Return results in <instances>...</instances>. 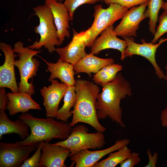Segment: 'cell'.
Wrapping results in <instances>:
<instances>
[{
    "label": "cell",
    "instance_id": "cell-1",
    "mask_svg": "<svg viewBox=\"0 0 167 167\" xmlns=\"http://www.w3.org/2000/svg\"><path fill=\"white\" fill-rule=\"evenodd\" d=\"M102 87V91L98 94L95 104L98 118L104 120L109 118L121 127H125L120 102L127 96L132 95L130 83L121 73H118L113 80Z\"/></svg>",
    "mask_w": 167,
    "mask_h": 167
},
{
    "label": "cell",
    "instance_id": "cell-2",
    "mask_svg": "<svg viewBox=\"0 0 167 167\" xmlns=\"http://www.w3.org/2000/svg\"><path fill=\"white\" fill-rule=\"evenodd\" d=\"M76 102L71 110L72 118L70 125L72 127L79 122L89 124L97 132H104L106 128L99 122L95 104L100 88L89 80H76Z\"/></svg>",
    "mask_w": 167,
    "mask_h": 167
},
{
    "label": "cell",
    "instance_id": "cell-3",
    "mask_svg": "<svg viewBox=\"0 0 167 167\" xmlns=\"http://www.w3.org/2000/svg\"><path fill=\"white\" fill-rule=\"evenodd\" d=\"M19 118L24 121L30 130L27 138L16 142L22 145L39 143L42 141L49 142L54 138L63 140L69 137L72 128L70 122L56 121L52 117L38 118L26 113L21 114Z\"/></svg>",
    "mask_w": 167,
    "mask_h": 167
},
{
    "label": "cell",
    "instance_id": "cell-4",
    "mask_svg": "<svg viewBox=\"0 0 167 167\" xmlns=\"http://www.w3.org/2000/svg\"><path fill=\"white\" fill-rule=\"evenodd\" d=\"M13 50L18 57V59L15 60V65L18 69L20 76V82L18 84L19 92L33 95L34 86L32 82L29 83L28 81L36 75L40 62L33 57L41 51L24 47V43L20 41L15 44Z\"/></svg>",
    "mask_w": 167,
    "mask_h": 167
},
{
    "label": "cell",
    "instance_id": "cell-5",
    "mask_svg": "<svg viewBox=\"0 0 167 167\" xmlns=\"http://www.w3.org/2000/svg\"><path fill=\"white\" fill-rule=\"evenodd\" d=\"M35 15L39 18V24L35 26L34 30L40 36V40L28 46L32 49H39L44 46L50 53L55 51V46L62 44L58 38L57 28L55 25L52 13L45 4L34 7Z\"/></svg>",
    "mask_w": 167,
    "mask_h": 167
},
{
    "label": "cell",
    "instance_id": "cell-6",
    "mask_svg": "<svg viewBox=\"0 0 167 167\" xmlns=\"http://www.w3.org/2000/svg\"><path fill=\"white\" fill-rule=\"evenodd\" d=\"M106 8H103L101 4L94 7L93 22L91 26L84 31L86 46L89 47L98 36L107 27L117 20L122 19L128 11L127 8L119 4L112 3Z\"/></svg>",
    "mask_w": 167,
    "mask_h": 167
},
{
    "label": "cell",
    "instance_id": "cell-7",
    "mask_svg": "<svg viewBox=\"0 0 167 167\" xmlns=\"http://www.w3.org/2000/svg\"><path fill=\"white\" fill-rule=\"evenodd\" d=\"M88 127L78 125L72 128L71 134L66 139L52 143L69 149V156L83 150L96 149L103 147L106 142L103 132L89 133Z\"/></svg>",
    "mask_w": 167,
    "mask_h": 167
},
{
    "label": "cell",
    "instance_id": "cell-8",
    "mask_svg": "<svg viewBox=\"0 0 167 167\" xmlns=\"http://www.w3.org/2000/svg\"><path fill=\"white\" fill-rule=\"evenodd\" d=\"M39 143L22 145L17 143H0V167H20Z\"/></svg>",
    "mask_w": 167,
    "mask_h": 167
},
{
    "label": "cell",
    "instance_id": "cell-9",
    "mask_svg": "<svg viewBox=\"0 0 167 167\" xmlns=\"http://www.w3.org/2000/svg\"><path fill=\"white\" fill-rule=\"evenodd\" d=\"M123 39L127 41V46L124 51L122 61L126 58L131 57L134 55L142 56L151 63L158 77L160 79H164L165 74L156 62L155 55L157 48L161 43L167 41V38H161L159 43L156 44L147 43L143 39L141 40L142 44H138L134 42L132 37H125Z\"/></svg>",
    "mask_w": 167,
    "mask_h": 167
},
{
    "label": "cell",
    "instance_id": "cell-10",
    "mask_svg": "<svg viewBox=\"0 0 167 167\" xmlns=\"http://www.w3.org/2000/svg\"><path fill=\"white\" fill-rule=\"evenodd\" d=\"M130 143L126 138L118 140L114 144L107 148L100 150L91 151L85 149L80 151L70 156L71 161L70 167H93L103 157L111 152L117 151Z\"/></svg>",
    "mask_w": 167,
    "mask_h": 167
},
{
    "label": "cell",
    "instance_id": "cell-11",
    "mask_svg": "<svg viewBox=\"0 0 167 167\" xmlns=\"http://www.w3.org/2000/svg\"><path fill=\"white\" fill-rule=\"evenodd\" d=\"M0 49L5 56L4 63L0 66V88H7L12 92H18L14 69L15 59L18 55L14 53L10 45L4 42H0Z\"/></svg>",
    "mask_w": 167,
    "mask_h": 167
},
{
    "label": "cell",
    "instance_id": "cell-12",
    "mask_svg": "<svg viewBox=\"0 0 167 167\" xmlns=\"http://www.w3.org/2000/svg\"><path fill=\"white\" fill-rule=\"evenodd\" d=\"M148 2L138 6L132 7L122 19L120 23L114 29L117 36L122 38L136 37L141 21L146 18L144 12Z\"/></svg>",
    "mask_w": 167,
    "mask_h": 167
},
{
    "label": "cell",
    "instance_id": "cell-13",
    "mask_svg": "<svg viewBox=\"0 0 167 167\" xmlns=\"http://www.w3.org/2000/svg\"><path fill=\"white\" fill-rule=\"evenodd\" d=\"M51 84L40 89L43 98V104L45 107L47 117L56 118L60 102L66 92L68 86L57 80L48 79Z\"/></svg>",
    "mask_w": 167,
    "mask_h": 167
},
{
    "label": "cell",
    "instance_id": "cell-14",
    "mask_svg": "<svg viewBox=\"0 0 167 167\" xmlns=\"http://www.w3.org/2000/svg\"><path fill=\"white\" fill-rule=\"evenodd\" d=\"M73 30V36L71 41L66 46L55 48V51L63 61L74 65L87 54L85 51L86 46L84 31L78 33Z\"/></svg>",
    "mask_w": 167,
    "mask_h": 167
},
{
    "label": "cell",
    "instance_id": "cell-15",
    "mask_svg": "<svg viewBox=\"0 0 167 167\" xmlns=\"http://www.w3.org/2000/svg\"><path fill=\"white\" fill-rule=\"evenodd\" d=\"M113 24L107 27L97 37L90 47V53L97 54L104 49H112L119 50L121 53L120 59L122 61L124 53L127 46L125 40L119 39L114 31Z\"/></svg>",
    "mask_w": 167,
    "mask_h": 167
},
{
    "label": "cell",
    "instance_id": "cell-16",
    "mask_svg": "<svg viewBox=\"0 0 167 167\" xmlns=\"http://www.w3.org/2000/svg\"><path fill=\"white\" fill-rule=\"evenodd\" d=\"M42 152L40 167L67 166L65 161L71 153L69 149L44 141Z\"/></svg>",
    "mask_w": 167,
    "mask_h": 167
},
{
    "label": "cell",
    "instance_id": "cell-17",
    "mask_svg": "<svg viewBox=\"0 0 167 167\" xmlns=\"http://www.w3.org/2000/svg\"><path fill=\"white\" fill-rule=\"evenodd\" d=\"M50 9L54 19L59 40L62 44L66 37L69 38L70 34L68 11L62 2L56 0H45V4Z\"/></svg>",
    "mask_w": 167,
    "mask_h": 167
},
{
    "label": "cell",
    "instance_id": "cell-18",
    "mask_svg": "<svg viewBox=\"0 0 167 167\" xmlns=\"http://www.w3.org/2000/svg\"><path fill=\"white\" fill-rule=\"evenodd\" d=\"M8 101L6 109L10 115L18 113H26L30 109L41 110L40 105L32 98L31 95L23 92H8Z\"/></svg>",
    "mask_w": 167,
    "mask_h": 167
},
{
    "label": "cell",
    "instance_id": "cell-19",
    "mask_svg": "<svg viewBox=\"0 0 167 167\" xmlns=\"http://www.w3.org/2000/svg\"><path fill=\"white\" fill-rule=\"evenodd\" d=\"M113 63V58H101L90 53L75 63L73 69L76 75L84 73L91 77L92 73L96 74L104 67Z\"/></svg>",
    "mask_w": 167,
    "mask_h": 167
},
{
    "label": "cell",
    "instance_id": "cell-20",
    "mask_svg": "<svg viewBox=\"0 0 167 167\" xmlns=\"http://www.w3.org/2000/svg\"><path fill=\"white\" fill-rule=\"evenodd\" d=\"M46 62L47 70L51 73L49 79H54L58 78L62 83L68 86L75 85V73L73 65L62 61L60 58H58L56 63Z\"/></svg>",
    "mask_w": 167,
    "mask_h": 167
},
{
    "label": "cell",
    "instance_id": "cell-21",
    "mask_svg": "<svg viewBox=\"0 0 167 167\" xmlns=\"http://www.w3.org/2000/svg\"><path fill=\"white\" fill-rule=\"evenodd\" d=\"M0 109V139L3 135L15 134L24 139L29 135L28 125L23 120L19 118L14 121L11 120L5 113Z\"/></svg>",
    "mask_w": 167,
    "mask_h": 167
},
{
    "label": "cell",
    "instance_id": "cell-22",
    "mask_svg": "<svg viewBox=\"0 0 167 167\" xmlns=\"http://www.w3.org/2000/svg\"><path fill=\"white\" fill-rule=\"evenodd\" d=\"M77 95L75 85L68 86L63 99V104L58 110L56 118L57 120L67 122L72 115L71 109L74 107L76 101Z\"/></svg>",
    "mask_w": 167,
    "mask_h": 167
},
{
    "label": "cell",
    "instance_id": "cell-23",
    "mask_svg": "<svg viewBox=\"0 0 167 167\" xmlns=\"http://www.w3.org/2000/svg\"><path fill=\"white\" fill-rule=\"evenodd\" d=\"M122 67V66L114 63L107 65L95 74L92 79L96 84L102 86L113 80Z\"/></svg>",
    "mask_w": 167,
    "mask_h": 167
},
{
    "label": "cell",
    "instance_id": "cell-24",
    "mask_svg": "<svg viewBox=\"0 0 167 167\" xmlns=\"http://www.w3.org/2000/svg\"><path fill=\"white\" fill-rule=\"evenodd\" d=\"M127 146L110 152L106 159L96 163L93 167H114L126 159L131 153Z\"/></svg>",
    "mask_w": 167,
    "mask_h": 167
},
{
    "label": "cell",
    "instance_id": "cell-25",
    "mask_svg": "<svg viewBox=\"0 0 167 167\" xmlns=\"http://www.w3.org/2000/svg\"><path fill=\"white\" fill-rule=\"evenodd\" d=\"M165 2L163 0H149L147 3L148 8L144 14L146 18H149V29L154 35L156 33V23L158 20V13Z\"/></svg>",
    "mask_w": 167,
    "mask_h": 167
},
{
    "label": "cell",
    "instance_id": "cell-26",
    "mask_svg": "<svg viewBox=\"0 0 167 167\" xmlns=\"http://www.w3.org/2000/svg\"><path fill=\"white\" fill-rule=\"evenodd\" d=\"M102 0H65L63 4L69 13L70 20L72 21L75 10L84 4H94Z\"/></svg>",
    "mask_w": 167,
    "mask_h": 167
},
{
    "label": "cell",
    "instance_id": "cell-27",
    "mask_svg": "<svg viewBox=\"0 0 167 167\" xmlns=\"http://www.w3.org/2000/svg\"><path fill=\"white\" fill-rule=\"evenodd\" d=\"M44 141L40 142L34 154L26 159L20 167H40L42 156V148Z\"/></svg>",
    "mask_w": 167,
    "mask_h": 167
},
{
    "label": "cell",
    "instance_id": "cell-28",
    "mask_svg": "<svg viewBox=\"0 0 167 167\" xmlns=\"http://www.w3.org/2000/svg\"><path fill=\"white\" fill-rule=\"evenodd\" d=\"M159 24L151 42L156 44L157 40L167 32V12L164 11L159 18Z\"/></svg>",
    "mask_w": 167,
    "mask_h": 167
},
{
    "label": "cell",
    "instance_id": "cell-29",
    "mask_svg": "<svg viewBox=\"0 0 167 167\" xmlns=\"http://www.w3.org/2000/svg\"><path fill=\"white\" fill-rule=\"evenodd\" d=\"M149 0H103L105 4L116 3L128 9L147 2Z\"/></svg>",
    "mask_w": 167,
    "mask_h": 167
},
{
    "label": "cell",
    "instance_id": "cell-30",
    "mask_svg": "<svg viewBox=\"0 0 167 167\" xmlns=\"http://www.w3.org/2000/svg\"><path fill=\"white\" fill-rule=\"evenodd\" d=\"M139 153L133 152L125 160L120 164V167H133L139 164L141 161Z\"/></svg>",
    "mask_w": 167,
    "mask_h": 167
},
{
    "label": "cell",
    "instance_id": "cell-31",
    "mask_svg": "<svg viewBox=\"0 0 167 167\" xmlns=\"http://www.w3.org/2000/svg\"><path fill=\"white\" fill-rule=\"evenodd\" d=\"M148 158V162L145 167H155L157 163L158 157V153L155 152L152 155L149 149H148L147 152Z\"/></svg>",
    "mask_w": 167,
    "mask_h": 167
},
{
    "label": "cell",
    "instance_id": "cell-32",
    "mask_svg": "<svg viewBox=\"0 0 167 167\" xmlns=\"http://www.w3.org/2000/svg\"><path fill=\"white\" fill-rule=\"evenodd\" d=\"M8 101L7 93L4 88H0V109L5 111Z\"/></svg>",
    "mask_w": 167,
    "mask_h": 167
},
{
    "label": "cell",
    "instance_id": "cell-33",
    "mask_svg": "<svg viewBox=\"0 0 167 167\" xmlns=\"http://www.w3.org/2000/svg\"><path fill=\"white\" fill-rule=\"evenodd\" d=\"M160 120L161 124L167 122V106L161 112Z\"/></svg>",
    "mask_w": 167,
    "mask_h": 167
},
{
    "label": "cell",
    "instance_id": "cell-34",
    "mask_svg": "<svg viewBox=\"0 0 167 167\" xmlns=\"http://www.w3.org/2000/svg\"><path fill=\"white\" fill-rule=\"evenodd\" d=\"M161 8L164 11L167 12V2H165L161 7Z\"/></svg>",
    "mask_w": 167,
    "mask_h": 167
},
{
    "label": "cell",
    "instance_id": "cell-35",
    "mask_svg": "<svg viewBox=\"0 0 167 167\" xmlns=\"http://www.w3.org/2000/svg\"><path fill=\"white\" fill-rule=\"evenodd\" d=\"M165 68L166 70V72L164 79L167 81V65L165 66Z\"/></svg>",
    "mask_w": 167,
    "mask_h": 167
},
{
    "label": "cell",
    "instance_id": "cell-36",
    "mask_svg": "<svg viewBox=\"0 0 167 167\" xmlns=\"http://www.w3.org/2000/svg\"><path fill=\"white\" fill-rule=\"evenodd\" d=\"M161 125L163 127H167V122L162 124Z\"/></svg>",
    "mask_w": 167,
    "mask_h": 167
},
{
    "label": "cell",
    "instance_id": "cell-37",
    "mask_svg": "<svg viewBox=\"0 0 167 167\" xmlns=\"http://www.w3.org/2000/svg\"><path fill=\"white\" fill-rule=\"evenodd\" d=\"M56 0L57 1H58V2H61L63 1V0Z\"/></svg>",
    "mask_w": 167,
    "mask_h": 167
},
{
    "label": "cell",
    "instance_id": "cell-38",
    "mask_svg": "<svg viewBox=\"0 0 167 167\" xmlns=\"http://www.w3.org/2000/svg\"><path fill=\"white\" fill-rule=\"evenodd\" d=\"M102 0V1H103V0Z\"/></svg>",
    "mask_w": 167,
    "mask_h": 167
},
{
    "label": "cell",
    "instance_id": "cell-39",
    "mask_svg": "<svg viewBox=\"0 0 167 167\" xmlns=\"http://www.w3.org/2000/svg\"></svg>",
    "mask_w": 167,
    "mask_h": 167
}]
</instances>
